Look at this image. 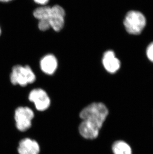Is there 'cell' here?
Segmentation results:
<instances>
[{
    "mask_svg": "<svg viewBox=\"0 0 153 154\" xmlns=\"http://www.w3.org/2000/svg\"><path fill=\"white\" fill-rule=\"evenodd\" d=\"M146 54L148 59L153 63V42L151 43L148 47Z\"/></svg>",
    "mask_w": 153,
    "mask_h": 154,
    "instance_id": "cell-13",
    "label": "cell"
},
{
    "mask_svg": "<svg viewBox=\"0 0 153 154\" xmlns=\"http://www.w3.org/2000/svg\"><path fill=\"white\" fill-rule=\"evenodd\" d=\"M39 144L35 140L26 138L21 140L19 143V154H39Z\"/></svg>",
    "mask_w": 153,
    "mask_h": 154,
    "instance_id": "cell-9",
    "label": "cell"
},
{
    "mask_svg": "<svg viewBox=\"0 0 153 154\" xmlns=\"http://www.w3.org/2000/svg\"><path fill=\"white\" fill-rule=\"evenodd\" d=\"M110 151L112 154H133L131 145L123 139L114 140L110 146Z\"/></svg>",
    "mask_w": 153,
    "mask_h": 154,
    "instance_id": "cell-10",
    "label": "cell"
},
{
    "mask_svg": "<svg viewBox=\"0 0 153 154\" xmlns=\"http://www.w3.org/2000/svg\"><path fill=\"white\" fill-rule=\"evenodd\" d=\"M65 11L59 5H55L51 7L49 21L51 28L55 32H59L65 25Z\"/></svg>",
    "mask_w": 153,
    "mask_h": 154,
    "instance_id": "cell-6",
    "label": "cell"
},
{
    "mask_svg": "<svg viewBox=\"0 0 153 154\" xmlns=\"http://www.w3.org/2000/svg\"><path fill=\"white\" fill-rule=\"evenodd\" d=\"M2 33V31L1 27L0 26V36H1Z\"/></svg>",
    "mask_w": 153,
    "mask_h": 154,
    "instance_id": "cell-16",
    "label": "cell"
},
{
    "mask_svg": "<svg viewBox=\"0 0 153 154\" xmlns=\"http://www.w3.org/2000/svg\"><path fill=\"white\" fill-rule=\"evenodd\" d=\"M35 3L41 6H46V5L49 2V0H33Z\"/></svg>",
    "mask_w": 153,
    "mask_h": 154,
    "instance_id": "cell-14",
    "label": "cell"
},
{
    "mask_svg": "<svg viewBox=\"0 0 153 154\" xmlns=\"http://www.w3.org/2000/svg\"><path fill=\"white\" fill-rule=\"evenodd\" d=\"M34 117L33 111L27 107H19L15 111L16 126L20 131H26L32 126Z\"/></svg>",
    "mask_w": 153,
    "mask_h": 154,
    "instance_id": "cell-4",
    "label": "cell"
},
{
    "mask_svg": "<svg viewBox=\"0 0 153 154\" xmlns=\"http://www.w3.org/2000/svg\"><path fill=\"white\" fill-rule=\"evenodd\" d=\"M146 25V19L144 15L138 11H130L124 18V25L126 30L131 35L140 34Z\"/></svg>",
    "mask_w": 153,
    "mask_h": 154,
    "instance_id": "cell-3",
    "label": "cell"
},
{
    "mask_svg": "<svg viewBox=\"0 0 153 154\" xmlns=\"http://www.w3.org/2000/svg\"><path fill=\"white\" fill-rule=\"evenodd\" d=\"M58 60L55 55L48 54L44 56L40 62V67L43 72L47 75H52L58 67Z\"/></svg>",
    "mask_w": 153,
    "mask_h": 154,
    "instance_id": "cell-8",
    "label": "cell"
},
{
    "mask_svg": "<svg viewBox=\"0 0 153 154\" xmlns=\"http://www.w3.org/2000/svg\"><path fill=\"white\" fill-rule=\"evenodd\" d=\"M10 79L12 85L24 87L33 83L36 80V76L29 66L16 65L12 67Z\"/></svg>",
    "mask_w": 153,
    "mask_h": 154,
    "instance_id": "cell-2",
    "label": "cell"
},
{
    "mask_svg": "<svg viewBox=\"0 0 153 154\" xmlns=\"http://www.w3.org/2000/svg\"><path fill=\"white\" fill-rule=\"evenodd\" d=\"M102 63L105 69L111 74L115 73L120 69V60L116 57L114 51L111 50L104 52Z\"/></svg>",
    "mask_w": 153,
    "mask_h": 154,
    "instance_id": "cell-7",
    "label": "cell"
},
{
    "mask_svg": "<svg viewBox=\"0 0 153 154\" xmlns=\"http://www.w3.org/2000/svg\"><path fill=\"white\" fill-rule=\"evenodd\" d=\"M29 100L34 104L38 111H44L49 108L50 100L44 90L42 89H34L32 90L29 94Z\"/></svg>",
    "mask_w": 153,
    "mask_h": 154,
    "instance_id": "cell-5",
    "label": "cell"
},
{
    "mask_svg": "<svg viewBox=\"0 0 153 154\" xmlns=\"http://www.w3.org/2000/svg\"><path fill=\"white\" fill-rule=\"evenodd\" d=\"M51 7L49 6H42L35 9L33 12V16L38 20H49L50 15Z\"/></svg>",
    "mask_w": 153,
    "mask_h": 154,
    "instance_id": "cell-11",
    "label": "cell"
},
{
    "mask_svg": "<svg viewBox=\"0 0 153 154\" xmlns=\"http://www.w3.org/2000/svg\"><path fill=\"white\" fill-rule=\"evenodd\" d=\"M13 1V0H0V3H8Z\"/></svg>",
    "mask_w": 153,
    "mask_h": 154,
    "instance_id": "cell-15",
    "label": "cell"
},
{
    "mask_svg": "<svg viewBox=\"0 0 153 154\" xmlns=\"http://www.w3.org/2000/svg\"><path fill=\"white\" fill-rule=\"evenodd\" d=\"M38 26L41 31L45 32L51 28L49 20H39Z\"/></svg>",
    "mask_w": 153,
    "mask_h": 154,
    "instance_id": "cell-12",
    "label": "cell"
},
{
    "mask_svg": "<svg viewBox=\"0 0 153 154\" xmlns=\"http://www.w3.org/2000/svg\"><path fill=\"white\" fill-rule=\"evenodd\" d=\"M109 115L110 110L104 102H94L84 108L80 114L82 120L79 128L81 136L87 139H97Z\"/></svg>",
    "mask_w": 153,
    "mask_h": 154,
    "instance_id": "cell-1",
    "label": "cell"
}]
</instances>
